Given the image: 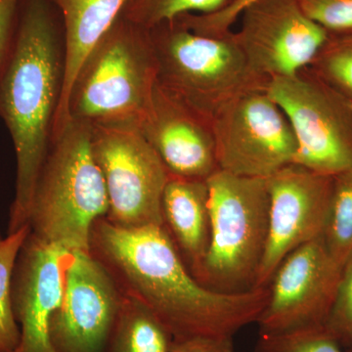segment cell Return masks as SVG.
Here are the masks:
<instances>
[{
  "mask_svg": "<svg viewBox=\"0 0 352 352\" xmlns=\"http://www.w3.org/2000/svg\"><path fill=\"white\" fill-rule=\"evenodd\" d=\"M90 252L124 295L144 305L175 340H207L234 346L236 333L256 323L270 289L221 293L190 272L166 226L127 229L102 217Z\"/></svg>",
  "mask_w": 352,
  "mask_h": 352,
  "instance_id": "obj_1",
  "label": "cell"
},
{
  "mask_svg": "<svg viewBox=\"0 0 352 352\" xmlns=\"http://www.w3.org/2000/svg\"><path fill=\"white\" fill-rule=\"evenodd\" d=\"M51 0H21L10 56L0 76V118L15 150L8 234L29 224L34 190L53 139L63 92L65 39Z\"/></svg>",
  "mask_w": 352,
  "mask_h": 352,
  "instance_id": "obj_2",
  "label": "cell"
},
{
  "mask_svg": "<svg viewBox=\"0 0 352 352\" xmlns=\"http://www.w3.org/2000/svg\"><path fill=\"white\" fill-rule=\"evenodd\" d=\"M108 210L107 187L92 152L91 126L69 120L53 138L41 168L30 231L67 251L90 252L92 228Z\"/></svg>",
  "mask_w": 352,
  "mask_h": 352,
  "instance_id": "obj_3",
  "label": "cell"
},
{
  "mask_svg": "<svg viewBox=\"0 0 352 352\" xmlns=\"http://www.w3.org/2000/svg\"><path fill=\"white\" fill-rule=\"evenodd\" d=\"M157 82L149 30L120 15L78 69L69 90L67 120L139 127Z\"/></svg>",
  "mask_w": 352,
  "mask_h": 352,
  "instance_id": "obj_4",
  "label": "cell"
},
{
  "mask_svg": "<svg viewBox=\"0 0 352 352\" xmlns=\"http://www.w3.org/2000/svg\"><path fill=\"white\" fill-rule=\"evenodd\" d=\"M157 62V85L208 122L248 92L265 89L233 31L217 36L192 32L176 19L149 29Z\"/></svg>",
  "mask_w": 352,
  "mask_h": 352,
  "instance_id": "obj_5",
  "label": "cell"
},
{
  "mask_svg": "<svg viewBox=\"0 0 352 352\" xmlns=\"http://www.w3.org/2000/svg\"><path fill=\"white\" fill-rule=\"evenodd\" d=\"M210 239L197 280L221 293L254 288L268 237L266 178L223 170L207 179Z\"/></svg>",
  "mask_w": 352,
  "mask_h": 352,
  "instance_id": "obj_6",
  "label": "cell"
},
{
  "mask_svg": "<svg viewBox=\"0 0 352 352\" xmlns=\"http://www.w3.org/2000/svg\"><path fill=\"white\" fill-rule=\"evenodd\" d=\"M94 156L107 187L105 219L122 228L164 226L163 197L170 173L138 126H91Z\"/></svg>",
  "mask_w": 352,
  "mask_h": 352,
  "instance_id": "obj_7",
  "label": "cell"
},
{
  "mask_svg": "<svg viewBox=\"0 0 352 352\" xmlns=\"http://www.w3.org/2000/svg\"><path fill=\"white\" fill-rule=\"evenodd\" d=\"M266 91L293 129L295 164L329 176L352 168V109L346 97L308 67L296 76L270 78Z\"/></svg>",
  "mask_w": 352,
  "mask_h": 352,
  "instance_id": "obj_8",
  "label": "cell"
},
{
  "mask_svg": "<svg viewBox=\"0 0 352 352\" xmlns=\"http://www.w3.org/2000/svg\"><path fill=\"white\" fill-rule=\"evenodd\" d=\"M212 126L220 170L268 178L295 164L298 145L293 129L266 88L236 99Z\"/></svg>",
  "mask_w": 352,
  "mask_h": 352,
  "instance_id": "obj_9",
  "label": "cell"
},
{
  "mask_svg": "<svg viewBox=\"0 0 352 352\" xmlns=\"http://www.w3.org/2000/svg\"><path fill=\"white\" fill-rule=\"evenodd\" d=\"M342 270L329 252L323 236L292 252L268 285L267 303L256 322L259 335L325 325Z\"/></svg>",
  "mask_w": 352,
  "mask_h": 352,
  "instance_id": "obj_10",
  "label": "cell"
},
{
  "mask_svg": "<svg viewBox=\"0 0 352 352\" xmlns=\"http://www.w3.org/2000/svg\"><path fill=\"white\" fill-rule=\"evenodd\" d=\"M268 237L254 288H266L292 252L323 236L330 214L333 176L291 164L266 178Z\"/></svg>",
  "mask_w": 352,
  "mask_h": 352,
  "instance_id": "obj_11",
  "label": "cell"
},
{
  "mask_svg": "<svg viewBox=\"0 0 352 352\" xmlns=\"http://www.w3.org/2000/svg\"><path fill=\"white\" fill-rule=\"evenodd\" d=\"M234 39L254 73L293 76L309 67L329 32L302 10L298 0H256L241 13Z\"/></svg>",
  "mask_w": 352,
  "mask_h": 352,
  "instance_id": "obj_12",
  "label": "cell"
},
{
  "mask_svg": "<svg viewBox=\"0 0 352 352\" xmlns=\"http://www.w3.org/2000/svg\"><path fill=\"white\" fill-rule=\"evenodd\" d=\"M122 294L90 252H69L63 298L53 315L50 340L56 352H106Z\"/></svg>",
  "mask_w": 352,
  "mask_h": 352,
  "instance_id": "obj_13",
  "label": "cell"
},
{
  "mask_svg": "<svg viewBox=\"0 0 352 352\" xmlns=\"http://www.w3.org/2000/svg\"><path fill=\"white\" fill-rule=\"evenodd\" d=\"M69 254L30 231L12 277L13 311L21 332L14 352H56L51 344L50 324L63 298Z\"/></svg>",
  "mask_w": 352,
  "mask_h": 352,
  "instance_id": "obj_14",
  "label": "cell"
},
{
  "mask_svg": "<svg viewBox=\"0 0 352 352\" xmlns=\"http://www.w3.org/2000/svg\"><path fill=\"white\" fill-rule=\"evenodd\" d=\"M139 129L170 175L207 180L219 170L212 122L157 82Z\"/></svg>",
  "mask_w": 352,
  "mask_h": 352,
  "instance_id": "obj_15",
  "label": "cell"
},
{
  "mask_svg": "<svg viewBox=\"0 0 352 352\" xmlns=\"http://www.w3.org/2000/svg\"><path fill=\"white\" fill-rule=\"evenodd\" d=\"M64 28L63 92L55 119L53 138L67 124V104L72 85L90 51L112 27L127 0H51Z\"/></svg>",
  "mask_w": 352,
  "mask_h": 352,
  "instance_id": "obj_16",
  "label": "cell"
},
{
  "mask_svg": "<svg viewBox=\"0 0 352 352\" xmlns=\"http://www.w3.org/2000/svg\"><path fill=\"white\" fill-rule=\"evenodd\" d=\"M163 215L164 226L197 279L210 239L207 180L170 175L164 192Z\"/></svg>",
  "mask_w": 352,
  "mask_h": 352,
  "instance_id": "obj_17",
  "label": "cell"
},
{
  "mask_svg": "<svg viewBox=\"0 0 352 352\" xmlns=\"http://www.w3.org/2000/svg\"><path fill=\"white\" fill-rule=\"evenodd\" d=\"M173 344L170 331L150 310L122 294L106 352H170Z\"/></svg>",
  "mask_w": 352,
  "mask_h": 352,
  "instance_id": "obj_18",
  "label": "cell"
},
{
  "mask_svg": "<svg viewBox=\"0 0 352 352\" xmlns=\"http://www.w3.org/2000/svg\"><path fill=\"white\" fill-rule=\"evenodd\" d=\"M29 233V224L6 237L0 233V352L15 351L20 342V327L13 311L12 277L18 254Z\"/></svg>",
  "mask_w": 352,
  "mask_h": 352,
  "instance_id": "obj_19",
  "label": "cell"
},
{
  "mask_svg": "<svg viewBox=\"0 0 352 352\" xmlns=\"http://www.w3.org/2000/svg\"><path fill=\"white\" fill-rule=\"evenodd\" d=\"M323 238L332 258L344 268L352 259V168L333 176L332 204Z\"/></svg>",
  "mask_w": 352,
  "mask_h": 352,
  "instance_id": "obj_20",
  "label": "cell"
},
{
  "mask_svg": "<svg viewBox=\"0 0 352 352\" xmlns=\"http://www.w3.org/2000/svg\"><path fill=\"white\" fill-rule=\"evenodd\" d=\"M238 0H127L120 15L146 29L182 14H214Z\"/></svg>",
  "mask_w": 352,
  "mask_h": 352,
  "instance_id": "obj_21",
  "label": "cell"
},
{
  "mask_svg": "<svg viewBox=\"0 0 352 352\" xmlns=\"http://www.w3.org/2000/svg\"><path fill=\"white\" fill-rule=\"evenodd\" d=\"M308 68L336 91L352 99V31L329 32Z\"/></svg>",
  "mask_w": 352,
  "mask_h": 352,
  "instance_id": "obj_22",
  "label": "cell"
},
{
  "mask_svg": "<svg viewBox=\"0 0 352 352\" xmlns=\"http://www.w3.org/2000/svg\"><path fill=\"white\" fill-rule=\"evenodd\" d=\"M256 352H344L325 326L279 335H259Z\"/></svg>",
  "mask_w": 352,
  "mask_h": 352,
  "instance_id": "obj_23",
  "label": "cell"
},
{
  "mask_svg": "<svg viewBox=\"0 0 352 352\" xmlns=\"http://www.w3.org/2000/svg\"><path fill=\"white\" fill-rule=\"evenodd\" d=\"M326 330L342 347L352 344V259L344 265Z\"/></svg>",
  "mask_w": 352,
  "mask_h": 352,
  "instance_id": "obj_24",
  "label": "cell"
},
{
  "mask_svg": "<svg viewBox=\"0 0 352 352\" xmlns=\"http://www.w3.org/2000/svg\"><path fill=\"white\" fill-rule=\"evenodd\" d=\"M310 19L328 32L352 31V0H298Z\"/></svg>",
  "mask_w": 352,
  "mask_h": 352,
  "instance_id": "obj_25",
  "label": "cell"
},
{
  "mask_svg": "<svg viewBox=\"0 0 352 352\" xmlns=\"http://www.w3.org/2000/svg\"><path fill=\"white\" fill-rule=\"evenodd\" d=\"M256 0H238L232 6L214 14L186 13L176 17L192 32L203 36H217L232 31V25L239 19L245 7Z\"/></svg>",
  "mask_w": 352,
  "mask_h": 352,
  "instance_id": "obj_26",
  "label": "cell"
},
{
  "mask_svg": "<svg viewBox=\"0 0 352 352\" xmlns=\"http://www.w3.org/2000/svg\"><path fill=\"white\" fill-rule=\"evenodd\" d=\"M21 0H0V76L12 50Z\"/></svg>",
  "mask_w": 352,
  "mask_h": 352,
  "instance_id": "obj_27",
  "label": "cell"
},
{
  "mask_svg": "<svg viewBox=\"0 0 352 352\" xmlns=\"http://www.w3.org/2000/svg\"><path fill=\"white\" fill-rule=\"evenodd\" d=\"M234 346L212 340L193 339L175 340L170 352H232Z\"/></svg>",
  "mask_w": 352,
  "mask_h": 352,
  "instance_id": "obj_28",
  "label": "cell"
},
{
  "mask_svg": "<svg viewBox=\"0 0 352 352\" xmlns=\"http://www.w3.org/2000/svg\"><path fill=\"white\" fill-rule=\"evenodd\" d=\"M347 99V98H346ZM347 100H349V104H351V107L352 109V99H347Z\"/></svg>",
  "mask_w": 352,
  "mask_h": 352,
  "instance_id": "obj_29",
  "label": "cell"
},
{
  "mask_svg": "<svg viewBox=\"0 0 352 352\" xmlns=\"http://www.w3.org/2000/svg\"><path fill=\"white\" fill-rule=\"evenodd\" d=\"M349 349V352H352V344L351 346L347 347Z\"/></svg>",
  "mask_w": 352,
  "mask_h": 352,
  "instance_id": "obj_30",
  "label": "cell"
}]
</instances>
